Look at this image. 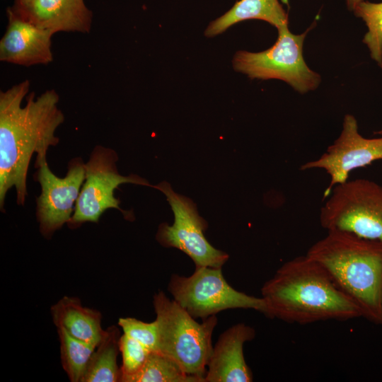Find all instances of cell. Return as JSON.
<instances>
[{
  "instance_id": "cell-8",
  "label": "cell",
  "mask_w": 382,
  "mask_h": 382,
  "mask_svg": "<svg viewBox=\"0 0 382 382\" xmlns=\"http://www.w3.org/2000/svg\"><path fill=\"white\" fill-rule=\"evenodd\" d=\"M117 152L108 147L97 145L85 163L86 178L76 202L74 214L67 223L69 228H79L87 222L98 223L109 209L119 210L127 219L132 213L122 209L115 190L122 184L132 183L153 187L137 175H122L117 170Z\"/></svg>"
},
{
  "instance_id": "cell-17",
  "label": "cell",
  "mask_w": 382,
  "mask_h": 382,
  "mask_svg": "<svg viewBox=\"0 0 382 382\" xmlns=\"http://www.w3.org/2000/svg\"><path fill=\"white\" fill-rule=\"evenodd\" d=\"M120 330L111 325L96 347L86 366L81 382H121V369L117 364Z\"/></svg>"
},
{
  "instance_id": "cell-21",
  "label": "cell",
  "mask_w": 382,
  "mask_h": 382,
  "mask_svg": "<svg viewBox=\"0 0 382 382\" xmlns=\"http://www.w3.org/2000/svg\"><path fill=\"white\" fill-rule=\"evenodd\" d=\"M119 345L122 359L121 382H132L144 366L151 350L124 333L120 336Z\"/></svg>"
},
{
  "instance_id": "cell-11",
  "label": "cell",
  "mask_w": 382,
  "mask_h": 382,
  "mask_svg": "<svg viewBox=\"0 0 382 382\" xmlns=\"http://www.w3.org/2000/svg\"><path fill=\"white\" fill-rule=\"evenodd\" d=\"M381 159L382 137H362L356 118L348 114L344 117L338 138L318 158L302 164L300 170L323 169L328 174L330 180L323 195V199H326L335 185L348 180L351 171Z\"/></svg>"
},
{
  "instance_id": "cell-16",
  "label": "cell",
  "mask_w": 382,
  "mask_h": 382,
  "mask_svg": "<svg viewBox=\"0 0 382 382\" xmlns=\"http://www.w3.org/2000/svg\"><path fill=\"white\" fill-rule=\"evenodd\" d=\"M253 19L266 21L277 29L289 25L288 15L278 0H239L212 21L204 35L215 37L239 22Z\"/></svg>"
},
{
  "instance_id": "cell-12",
  "label": "cell",
  "mask_w": 382,
  "mask_h": 382,
  "mask_svg": "<svg viewBox=\"0 0 382 382\" xmlns=\"http://www.w3.org/2000/svg\"><path fill=\"white\" fill-rule=\"evenodd\" d=\"M9 9L20 18L54 33H88L93 12L84 0H14Z\"/></svg>"
},
{
  "instance_id": "cell-5",
  "label": "cell",
  "mask_w": 382,
  "mask_h": 382,
  "mask_svg": "<svg viewBox=\"0 0 382 382\" xmlns=\"http://www.w3.org/2000/svg\"><path fill=\"white\" fill-rule=\"evenodd\" d=\"M320 211L323 228L382 241V185L358 178L335 185Z\"/></svg>"
},
{
  "instance_id": "cell-10",
  "label": "cell",
  "mask_w": 382,
  "mask_h": 382,
  "mask_svg": "<svg viewBox=\"0 0 382 382\" xmlns=\"http://www.w3.org/2000/svg\"><path fill=\"white\" fill-rule=\"evenodd\" d=\"M35 168V179L41 187L36 199V218L40 233L50 239L74 214V204L86 178L85 163L81 157L72 158L64 178L52 172L46 157L36 158Z\"/></svg>"
},
{
  "instance_id": "cell-1",
  "label": "cell",
  "mask_w": 382,
  "mask_h": 382,
  "mask_svg": "<svg viewBox=\"0 0 382 382\" xmlns=\"http://www.w3.org/2000/svg\"><path fill=\"white\" fill-rule=\"evenodd\" d=\"M25 80L0 92V209L4 212L8 191L14 187L16 202L23 205L28 195L27 175L33 154L47 157L50 146L59 141L57 129L64 121L58 107L59 97L54 89L37 98L30 93L26 105L23 100L30 89Z\"/></svg>"
},
{
  "instance_id": "cell-14",
  "label": "cell",
  "mask_w": 382,
  "mask_h": 382,
  "mask_svg": "<svg viewBox=\"0 0 382 382\" xmlns=\"http://www.w3.org/2000/svg\"><path fill=\"white\" fill-rule=\"evenodd\" d=\"M253 328L239 323L226 329L213 346L204 382H250L253 373L243 354L246 342L254 339Z\"/></svg>"
},
{
  "instance_id": "cell-2",
  "label": "cell",
  "mask_w": 382,
  "mask_h": 382,
  "mask_svg": "<svg viewBox=\"0 0 382 382\" xmlns=\"http://www.w3.org/2000/svg\"><path fill=\"white\" fill-rule=\"evenodd\" d=\"M265 315L287 323L362 318L358 305L335 283L325 269L308 256L284 263L261 289Z\"/></svg>"
},
{
  "instance_id": "cell-15",
  "label": "cell",
  "mask_w": 382,
  "mask_h": 382,
  "mask_svg": "<svg viewBox=\"0 0 382 382\" xmlns=\"http://www.w3.org/2000/svg\"><path fill=\"white\" fill-rule=\"evenodd\" d=\"M50 313L57 328H62L73 337L96 347L105 334L101 313L84 306L77 297L63 296L51 306Z\"/></svg>"
},
{
  "instance_id": "cell-3",
  "label": "cell",
  "mask_w": 382,
  "mask_h": 382,
  "mask_svg": "<svg viewBox=\"0 0 382 382\" xmlns=\"http://www.w3.org/2000/svg\"><path fill=\"white\" fill-rule=\"evenodd\" d=\"M306 255L358 305L362 318L382 325V241L329 230Z\"/></svg>"
},
{
  "instance_id": "cell-19",
  "label": "cell",
  "mask_w": 382,
  "mask_h": 382,
  "mask_svg": "<svg viewBox=\"0 0 382 382\" xmlns=\"http://www.w3.org/2000/svg\"><path fill=\"white\" fill-rule=\"evenodd\" d=\"M132 382H203L187 374L174 360L158 351H151L147 361Z\"/></svg>"
},
{
  "instance_id": "cell-22",
  "label": "cell",
  "mask_w": 382,
  "mask_h": 382,
  "mask_svg": "<svg viewBox=\"0 0 382 382\" xmlns=\"http://www.w3.org/2000/svg\"><path fill=\"white\" fill-rule=\"evenodd\" d=\"M118 326L124 334L141 343L151 351L157 350L158 327L156 321L146 323L132 317L120 318Z\"/></svg>"
},
{
  "instance_id": "cell-6",
  "label": "cell",
  "mask_w": 382,
  "mask_h": 382,
  "mask_svg": "<svg viewBox=\"0 0 382 382\" xmlns=\"http://www.w3.org/2000/svg\"><path fill=\"white\" fill-rule=\"evenodd\" d=\"M168 290L178 304L194 318L235 308L253 309L263 314L266 306L262 297L237 291L224 278L221 268L195 267L188 277L173 274Z\"/></svg>"
},
{
  "instance_id": "cell-24",
  "label": "cell",
  "mask_w": 382,
  "mask_h": 382,
  "mask_svg": "<svg viewBox=\"0 0 382 382\" xmlns=\"http://www.w3.org/2000/svg\"><path fill=\"white\" fill-rule=\"evenodd\" d=\"M376 134H382V129L379 132H377Z\"/></svg>"
},
{
  "instance_id": "cell-20",
  "label": "cell",
  "mask_w": 382,
  "mask_h": 382,
  "mask_svg": "<svg viewBox=\"0 0 382 382\" xmlns=\"http://www.w3.org/2000/svg\"><path fill=\"white\" fill-rule=\"evenodd\" d=\"M354 11L363 19L368 28L363 42L368 46L371 57L382 65V2L362 1Z\"/></svg>"
},
{
  "instance_id": "cell-4",
  "label": "cell",
  "mask_w": 382,
  "mask_h": 382,
  "mask_svg": "<svg viewBox=\"0 0 382 382\" xmlns=\"http://www.w3.org/2000/svg\"><path fill=\"white\" fill-rule=\"evenodd\" d=\"M153 305L158 327L157 350L174 360L187 374L204 382L212 354L216 315L199 323L163 291L154 294Z\"/></svg>"
},
{
  "instance_id": "cell-9",
  "label": "cell",
  "mask_w": 382,
  "mask_h": 382,
  "mask_svg": "<svg viewBox=\"0 0 382 382\" xmlns=\"http://www.w3.org/2000/svg\"><path fill=\"white\" fill-rule=\"evenodd\" d=\"M163 192L174 215L172 225L162 223L156 235V241L165 248H175L185 253L195 267H220L229 255L212 246L204 232L208 228L207 221L199 215L197 206L190 198L173 191L166 181L153 185Z\"/></svg>"
},
{
  "instance_id": "cell-23",
  "label": "cell",
  "mask_w": 382,
  "mask_h": 382,
  "mask_svg": "<svg viewBox=\"0 0 382 382\" xmlns=\"http://www.w3.org/2000/svg\"><path fill=\"white\" fill-rule=\"evenodd\" d=\"M363 0H347V5L349 10L354 11L355 7Z\"/></svg>"
},
{
  "instance_id": "cell-7",
  "label": "cell",
  "mask_w": 382,
  "mask_h": 382,
  "mask_svg": "<svg viewBox=\"0 0 382 382\" xmlns=\"http://www.w3.org/2000/svg\"><path fill=\"white\" fill-rule=\"evenodd\" d=\"M277 30V40L267 50L237 52L232 60L233 69L251 79L282 80L301 93L316 89L320 76L309 69L302 52L308 30L294 35L288 25Z\"/></svg>"
},
{
  "instance_id": "cell-13",
  "label": "cell",
  "mask_w": 382,
  "mask_h": 382,
  "mask_svg": "<svg viewBox=\"0 0 382 382\" xmlns=\"http://www.w3.org/2000/svg\"><path fill=\"white\" fill-rule=\"evenodd\" d=\"M8 24L0 40V61L24 66L52 62L50 30L37 27L16 16L8 7Z\"/></svg>"
},
{
  "instance_id": "cell-18",
  "label": "cell",
  "mask_w": 382,
  "mask_h": 382,
  "mask_svg": "<svg viewBox=\"0 0 382 382\" xmlns=\"http://www.w3.org/2000/svg\"><path fill=\"white\" fill-rule=\"evenodd\" d=\"M62 368L71 382H81L96 346L78 340L57 328Z\"/></svg>"
}]
</instances>
